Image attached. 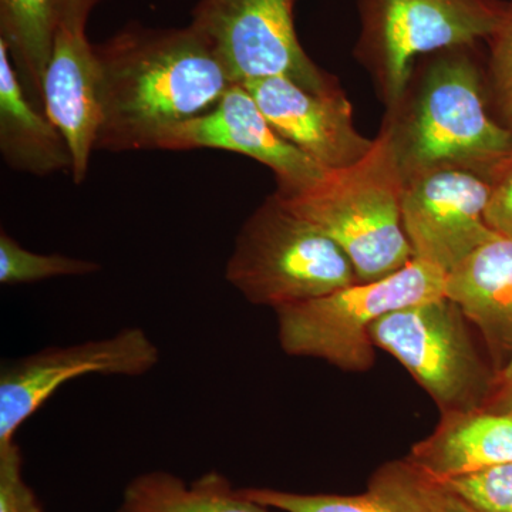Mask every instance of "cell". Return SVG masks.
<instances>
[{"mask_svg": "<svg viewBox=\"0 0 512 512\" xmlns=\"http://www.w3.org/2000/svg\"><path fill=\"white\" fill-rule=\"evenodd\" d=\"M94 47L103 106L96 150L158 148L171 128L210 111L235 84L191 25L128 28Z\"/></svg>", "mask_w": 512, "mask_h": 512, "instance_id": "6da1fadb", "label": "cell"}, {"mask_svg": "<svg viewBox=\"0 0 512 512\" xmlns=\"http://www.w3.org/2000/svg\"><path fill=\"white\" fill-rule=\"evenodd\" d=\"M478 45L421 57L406 89L387 107L386 134L404 183L417 175L464 168L491 178L512 150V128L491 114Z\"/></svg>", "mask_w": 512, "mask_h": 512, "instance_id": "7a4b0ae2", "label": "cell"}, {"mask_svg": "<svg viewBox=\"0 0 512 512\" xmlns=\"http://www.w3.org/2000/svg\"><path fill=\"white\" fill-rule=\"evenodd\" d=\"M404 178L386 134L380 131L362 160L325 171L312 183L276 188L275 200L336 242L359 282L392 275L414 252L403 227Z\"/></svg>", "mask_w": 512, "mask_h": 512, "instance_id": "3957f363", "label": "cell"}, {"mask_svg": "<svg viewBox=\"0 0 512 512\" xmlns=\"http://www.w3.org/2000/svg\"><path fill=\"white\" fill-rule=\"evenodd\" d=\"M225 278L248 302L274 311L359 282L346 252L274 195L239 231Z\"/></svg>", "mask_w": 512, "mask_h": 512, "instance_id": "277c9868", "label": "cell"}, {"mask_svg": "<svg viewBox=\"0 0 512 512\" xmlns=\"http://www.w3.org/2000/svg\"><path fill=\"white\" fill-rule=\"evenodd\" d=\"M447 274L413 259L392 275L356 282L322 298L276 309L278 340L289 356L325 360L345 372L375 365L370 330L390 312L443 298Z\"/></svg>", "mask_w": 512, "mask_h": 512, "instance_id": "5b68a950", "label": "cell"}, {"mask_svg": "<svg viewBox=\"0 0 512 512\" xmlns=\"http://www.w3.org/2000/svg\"><path fill=\"white\" fill-rule=\"evenodd\" d=\"M505 8L503 0H359L355 55L390 107L402 97L417 60L487 42Z\"/></svg>", "mask_w": 512, "mask_h": 512, "instance_id": "8992f818", "label": "cell"}, {"mask_svg": "<svg viewBox=\"0 0 512 512\" xmlns=\"http://www.w3.org/2000/svg\"><path fill=\"white\" fill-rule=\"evenodd\" d=\"M370 336L402 363L441 414L487 406L497 373L478 353L466 315L446 296L387 313Z\"/></svg>", "mask_w": 512, "mask_h": 512, "instance_id": "52a82bcc", "label": "cell"}, {"mask_svg": "<svg viewBox=\"0 0 512 512\" xmlns=\"http://www.w3.org/2000/svg\"><path fill=\"white\" fill-rule=\"evenodd\" d=\"M191 26L207 40L232 83L285 77L322 96L345 94L338 79L303 50L293 0H200Z\"/></svg>", "mask_w": 512, "mask_h": 512, "instance_id": "ba28073f", "label": "cell"}, {"mask_svg": "<svg viewBox=\"0 0 512 512\" xmlns=\"http://www.w3.org/2000/svg\"><path fill=\"white\" fill-rule=\"evenodd\" d=\"M160 362L156 343L140 328L110 338L47 348L3 365L0 372V446L15 440L25 421L53 394L79 377H138Z\"/></svg>", "mask_w": 512, "mask_h": 512, "instance_id": "9c48e42d", "label": "cell"}, {"mask_svg": "<svg viewBox=\"0 0 512 512\" xmlns=\"http://www.w3.org/2000/svg\"><path fill=\"white\" fill-rule=\"evenodd\" d=\"M490 177L441 168L404 183L402 215L414 259L453 271L485 242L498 237L485 220Z\"/></svg>", "mask_w": 512, "mask_h": 512, "instance_id": "30bf717a", "label": "cell"}, {"mask_svg": "<svg viewBox=\"0 0 512 512\" xmlns=\"http://www.w3.org/2000/svg\"><path fill=\"white\" fill-rule=\"evenodd\" d=\"M271 126L323 171L357 163L375 143L356 130L345 94L322 96L285 77L242 83Z\"/></svg>", "mask_w": 512, "mask_h": 512, "instance_id": "8fae6325", "label": "cell"}, {"mask_svg": "<svg viewBox=\"0 0 512 512\" xmlns=\"http://www.w3.org/2000/svg\"><path fill=\"white\" fill-rule=\"evenodd\" d=\"M158 148H218L244 154L271 168L278 188L301 187L325 173L271 126L242 84L229 87L207 113L171 128Z\"/></svg>", "mask_w": 512, "mask_h": 512, "instance_id": "7c38bea8", "label": "cell"}, {"mask_svg": "<svg viewBox=\"0 0 512 512\" xmlns=\"http://www.w3.org/2000/svg\"><path fill=\"white\" fill-rule=\"evenodd\" d=\"M43 111L69 147L74 183L82 184L103 124L99 59L86 30L57 28L43 83Z\"/></svg>", "mask_w": 512, "mask_h": 512, "instance_id": "4fadbf2b", "label": "cell"}, {"mask_svg": "<svg viewBox=\"0 0 512 512\" xmlns=\"http://www.w3.org/2000/svg\"><path fill=\"white\" fill-rule=\"evenodd\" d=\"M444 296L474 323L497 373L512 357V238L498 235L448 272Z\"/></svg>", "mask_w": 512, "mask_h": 512, "instance_id": "5bb4252c", "label": "cell"}, {"mask_svg": "<svg viewBox=\"0 0 512 512\" xmlns=\"http://www.w3.org/2000/svg\"><path fill=\"white\" fill-rule=\"evenodd\" d=\"M406 460L437 483L511 464L512 414H441L433 433L414 444Z\"/></svg>", "mask_w": 512, "mask_h": 512, "instance_id": "9a60e30c", "label": "cell"}, {"mask_svg": "<svg viewBox=\"0 0 512 512\" xmlns=\"http://www.w3.org/2000/svg\"><path fill=\"white\" fill-rule=\"evenodd\" d=\"M443 485L406 458L384 464L359 495L298 494L274 488H242L249 500L284 512H440Z\"/></svg>", "mask_w": 512, "mask_h": 512, "instance_id": "2e32d148", "label": "cell"}, {"mask_svg": "<svg viewBox=\"0 0 512 512\" xmlns=\"http://www.w3.org/2000/svg\"><path fill=\"white\" fill-rule=\"evenodd\" d=\"M0 151L16 171L49 175L72 173V156L60 131L39 111L0 40Z\"/></svg>", "mask_w": 512, "mask_h": 512, "instance_id": "e0dca14e", "label": "cell"}, {"mask_svg": "<svg viewBox=\"0 0 512 512\" xmlns=\"http://www.w3.org/2000/svg\"><path fill=\"white\" fill-rule=\"evenodd\" d=\"M117 512H269L217 473L184 483L167 471L140 474L124 488Z\"/></svg>", "mask_w": 512, "mask_h": 512, "instance_id": "ac0fdd59", "label": "cell"}, {"mask_svg": "<svg viewBox=\"0 0 512 512\" xmlns=\"http://www.w3.org/2000/svg\"><path fill=\"white\" fill-rule=\"evenodd\" d=\"M60 0H0V40L8 46L10 59L33 104L43 107V83L56 32Z\"/></svg>", "mask_w": 512, "mask_h": 512, "instance_id": "d6986e66", "label": "cell"}, {"mask_svg": "<svg viewBox=\"0 0 512 512\" xmlns=\"http://www.w3.org/2000/svg\"><path fill=\"white\" fill-rule=\"evenodd\" d=\"M99 271L100 265L89 259L35 254L6 232L0 234V282L3 285L33 284L60 276L93 275Z\"/></svg>", "mask_w": 512, "mask_h": 512, "instance_id": "ffe728a7", "label": "cell"}, {"mask_svg": "<svg viewBox=\"0 0 512 512\" xmlns=\"http://www.w3.org/2000/svg\"><path fill=\"white\" fill-rule=\"evenodd\" d=\"M440 484L478 512H512V463Z\"/></svg>", "mask_w": 512, "mask_h": 512, "instance_id": "44dd1931", "label": "cell"}, {"mask_svg": "<svg viewBox=\"0 0 512 512\" xmlns=\"http://www.w3.org/2000/svg\"><path fill=\"white\" fill-rule=\"evenodd\" d=\"M490 46L487 80L491 103L501 121L510 127L512 121V0L500 25L487 40Z\"/></svg>", "mask_w": 512, "mask_h": 512, "instance_id": "7402d4cb", "label": "cell"}, {"mask_svg": "<svg viewBox=\"0 0 512 512\" xmlns=\"http://www.w3.org/2000/svg\"><path fill=\"white\" fill-rule=\"evenodd\" d=\"M0 512H43L22 476V454L15 440L0 446Z\"/></svg>", "mask_w": 512, "mask_h": 512, "instance_id": "603a6c76", "label": "cell"}, {"mask_svg": "<svg viewBox=\"0 0 512 512\" xmlns=\"http://www.w3.org/2000/svg\"><path fill=\"white\" fill-rule=\"evenodd\" d=\"M485 220L498 235L512 238V150L491 175Z\"/></svg>", "mask_w": 512, "mask_h": 512, "instance_id": "cb8c5ba5", "label": "cell"}, {"mask_svg": "<svg viewBox=\"0 0 512 512\" xmlns=\"http://www.w3.org/2000/svg\"><path fill=\"white\" fill-rule=\"evenodd\" d=\"M484 409L512 414V357L495 376L493 393Z\"/></svg>", "mask_w": 512, "mask_h": 512, "instance_id": "d4e9b609", "label": "cell"}, {"mask_svg": "<svg viewBox=\"0 0 512 512\" xmlns=\"http://www.w3.org/2000/svg\"><path fill=\"white\" fill-rule=\"evenodd\" d=\"M100 0H60L59 25L86 30L87 20Z\"/></svg>", "mask_w": 512, "mask_h": 512, "instance_id": "484cf974", "label": "cell"}, {"mask_svg": "<svg viewBox=\"0 0 512 512\" xmlns=\"http://www.w3.org/2000/svg\"><path fill=\"white\" fill-rule=\"evenodd\" d=\"M443 488V500H441L440 512H478L474 510L471 505H468L466 501L461 500L453 491L448 490L444 485Z\"/></svg>", "mask_w": 512, "mask_h": 512, "instance_id": "4316f807", "label": "cell"}, {"mask_svg": "<svg viewBox=\"0 0 512 512\" xmlns=\"http://www.w3.org/2000/svg\"><path fill=\"white\" fill-rule=\"evenodd\" d=\"M510 127L512 128V121H511Z\"/></svg>", "mask_w": 512, "mask_h": 512, "instance_id": "83f0119b", "label": "cell"}]
</instances>
